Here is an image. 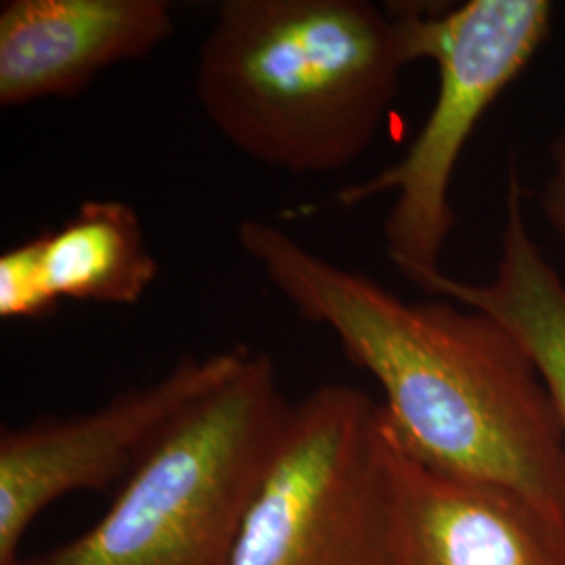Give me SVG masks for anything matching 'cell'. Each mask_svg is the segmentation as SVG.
<instances>
[{
  "label": "cell",
  "instance_id": "ba28073f",
  "mask_svg": "<svg viewBox=\"0 0 565 565\" xmlns=\"http://www.w3.org/2000/svg\"><path fill=\"white\" fill-rule=\"evenodd\" d=\"M174 32L166 0H4L0 105L74 97L103 70L145 60Z\"/></svg>",
  "mask_w": 565,
  "mask_h": 565
},
{
  "label": "cell",
  "instance_id": "52a82bcc",
  "mask_svg": "<svg viewBox=\"0 0 565 565\" xmlns=\"http://www.w3.org/2000/svg\"><path fill=\"white\" fill-rule=\"evenodd\" d=\"M384 425L392 564L565 565L564 525L507 488L419 463Z\"/></svg>",
  "mask_w": 565,
  "mask_h": 565
},
{
  "label": "cell",
  "instance_id": "5b68a950",
  "mask_svg": "<svg viewBox=\"0 0 565 565\" xmlns=\"http://www.w3.org/2000/svg\"><path fill=\"white\" fill-rule=\"evenodd\" d=\"M231 565H394L382 404L335 384L294 404Z\"/></svg>",
  "mask_w": 565,
  "mask_h": 565
},
{
  "label": "cell",
  "instance_id": "7a4b0ae2",
  "mask_svg": "<svg viewBox=\"0 0 565 565\" xmlns=\"http://www.w3.org/2000/svg\"><path fill=\"white\" fill-rule=\"evenodd\" d=\"M408 65L398 20L366 0H226L205 36L195 97L254 162L296 177L359 162Z\"/></svg>",
  "mask_w": 565,
  "mask_h": 565
},
{
  "label": "cell",
  "instance_id": "6da1fadb",
  "mask_svg": "<svg viewBox=\"0 0 565 565\" xmlns=\"http://www.w3.org/2000/svg\"><path fill=\"white\" fill-rule=\"evenodd\" d=\"M237 242L306 321L329 327L384 392L385 424L436 471L501 486L565 527V429L545 380L499 321L457 302L408 303L247 218Z\"/></svg>",
  "mask_w": 565,
  "mask_h": 565
},
{
  "label": "cell",
  "instance_id": "8992f818",
  "mask_svg": "<svg viewBox=\"0 0 565 565\" xmlns=\"http://www.w3.org/2000/svg\"><path fill=\"white\" fill-rule=\"evenodd\" d=\"M247 350L186 356L153 384L84 415L46 417L0 434V565H21V541L42 511L78 490H103L137 467L182 415L224 384Z\"/></svg>",
  "mask_w": 565,
  "mask_h": 565
},
{
  "label": "cell",
  "instance_id": "7c38bea8",
  "mask_svg": "<svg viewBox=\"0 0 565 565\" xmlns=\"http://www.w3.org/2000/svg\"><path fill=\"white\" fill-rule=\"evenodd\" d=\"M551 170L534 193L541 216L565 249V126L551 142Z\"/></svg>",
  "mask_w": 565,
  "mask_h": 565
},
{
  "label": "cell",
  "instance_id": "30bf717a",
  "mask_svg": "<svg viewBox=\"0 0 565 565\" xmlns=\"http://www.w3.org/2000/svg\"><path fill=\"white\" fill-rule=\"evenodd\" d=\"M39 243L44 279L57 302L130 306L160 273L139 214L116 200L82 203L57 231L39 235Z\"/></svg>",
  "mask_w": 565,
  "mask_h": 565
},
{
  "label": "cell",
  "instance_id": "3957f363",
  "mask_svg": "<svg viewBox=\"0 0 565 565\" xmlns=\"http://www.w3.org/2000/svg\"><path fill=\"white\" fill-rule=\"evenodd\" d=\"M291 413L277 364L247 350L137 467L97 524L30 565H231Z\"/></svg>",
  "mask_w": 565,
  "mask_h": 565
},
{
  "label": "cell",
  "instance_id": "9c48e42d",
  "mask_svg": "<svg viewBox=\"0 0 565 565\" xmlns=\"http://www.w3.org/2000/svg\"><path fill=\"white\" fill-rule=\"evenodd\" d=\"M425 294L480 310L509 329L539 366L565 429V281L527 226L515 158L507 166L505 221L492 279L467 282L443 273Z\"/></svg>",
  "mask_w": 565,
  "mask_h": 565
},
{
  "label": "cell",
  "instance_id": "277c9868",
  "mask_svg": "<svg viewBox=\"0 0 565 565\" xmlns=\"http://www.w3.org/2000/svg\"><path fill=\"white\" fill-rule=\"evenodd\" d=\"M408 63L431 61L438 95L403 158L335 195L354 207L394 191L385 216V249L404 279L427 291L455 231L450 182L473 130L509 84L543 49L555 18L551 0H469L429 11L390 9Z\"/></svg>",
  "mask_w": 565,
  "mask_h": 565
},
{
  "label": "cell",
  "instance_id": "8fae6325",
  "mask_svg": "<svg viewBox=\"0 0 565 565\" xmlns=\"http://www.w3.org/2000/svg\"><path fill=\"white\" fill-rule=\"evenodd\" d=\"M60 302L49 289L39 237L13 245L0 256V317L7 321L42 319Z\"/></svg>",
  "mask_w": 565,
  "mask_h": 565
}]
</instances>
